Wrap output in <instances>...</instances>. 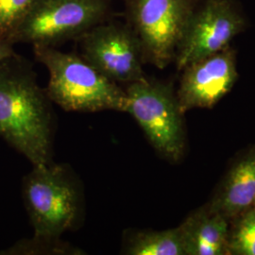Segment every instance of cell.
Returning <instances> with one entry per match:
<instances>
[{
	"label": "cell",
	"instance_id": "6da1fadb",
	"mask_svg": "<svg viewBox=\"0 0 255 255\" xmlns=\"http://www.w3.org/2000/svg\"><path fill=\"white\" fill-rule=\"evenodd\" d=\"M53 113L46 90L17 55L0 64V137L33 164L52 162Z\"/></svg>",
	"mask_w": 255,
	"mask_h": 255
},
{
	"label": "cell",
	"instance_id": "7a4b0ae2",
	"mask_svg": "<svg viewBox=\"0 0 255 255\" xmlns=\"http://www.w3.org/2000/svg\"><path fill=\"white\" fill-rule=\"evenodd\" d=\"M37 60L46 66V92L51 102L68 112L127 113V94L117 82L98 71L82 57L54 46H33Z\"/></svg>",
	"mask_w": 255,
	"mask_h": 255
},
{
	"label": "cell",
	"instance_id": "3957f363",
	"mask_svg": "<svg viewBox=\"0 0 255 255\" xmlns=\"http://www.w3.org/2000/svg\"><path fill=\"white\" fill-rule=\"evenodd\" d=\"M22 194L35 236L61 237L80 223L82 190L66 164L33 165L23 180Z\"/></svg>",
	"mask_w": 255,
	"mask_h": 255
},
{
	"label": "cell",
	"instance_id": "277c9868",
	"mask_svg": "<svg viewBox=\"0 0 255 255\" xmlns=\"http://www.w3.org/2000/svg\"><path fill=\"white\" fill-rule=\"evenodd\" d=\"M129 27L135 33L145 63L164 69L176 52L195 10L202 0H125Z\"/></svg>",
	"mask_w": 255,
	"mask_h": 255
},
{
	"label": "cell",
	"instance_id": "5b68a950",
	"mask_svg": "<svg viewBox=\"0 0 255 255\" xmlns=\"http://www.w3.org/2000/svg\"><path fill=\"white\" fill-rule=\"evenodd\" d=\"M125 91L127 113L136 120L155 150L169 162H179L185 149V131L172 86L146 78L128 83Z\"/></svg>",
	"mask_w": 255,
	"mask_h": 255
},
{
	"label": "cell",
	"instance_id": "8992f818",
	"mask_svg": "<svg viewBox=\"0 0 255 255\" xmlns=\"http://www.w3.org/2000/svg\"><path fill=\"white\" fill-rule=\"evenodd\" d=\"M108 9L109 0H34L10 42L54 46L102 23Z\"/></svg>",
	"mask_w": 255,
	"mask_h": 255
},
{
	"label": "cell",
	"instance_id": "52a82bcc",
	"mask_svg": "<svg viewBox=\"0 0 255 255\" xmlns=\"http://www.w3.org/2000/svg\"><path fill=\"white\" fill-rule=\"evenodd\" d=\"M245 25L244 16L232 0H202L178 46V70L230 46Z\"/></svg>",
	"mask_w": 255,
	"mask_h": 255
},
{
	"label": "cell",
	"instance_id": "ba28073f",
	"mask_svg": "<svg viewBox=\"0 0 255 255\" xmlns=\"http://www.w3.org/2000/svg\"><path fill=\"white\" fill-rule=\"evenodd\" d=\"M80 38L82 58L111 81L128 84L146 79L142 49L128 25L101 23Z\"/></svg>",
	"mask_w": 255,
	"mask_h": 255
},
{
	"label": "cell",
	"instance_id": "9c48e42d",
	"mask_svg": "<svg viewBox=\"0 0 255 255\" xmlns=\"http://www.w3.org/2000/svg\"><path fill=\"white\" fill-rule=\"evenodd\" d=\"M176 93L184 115L192 109H210L231 91L237 82L235 50L228 46L185 66Z\"/></svg>",
	"mask_w": 255,
	"mask_h": 255
},
{
	"label": "cell",
	"instance_id": "30bf717a",
	"mask_svg": "<svg viewBox=\"0 0 255 255\" xmlns=\"http://www.w3.org/2000/svg\"><path fill=\"white\" fill-rule=\"evenodd\" d=\"M186 255H228L230 219L205 205L180 225Z\"/></svg>",
	"mask_w": 255,
	"mask_h": 255
},
{
	"label": "cell",
	"instance_id": "8fae6325",
	"mask_svg": "<svg viewBox=\"0 0 255 255\" xmlns=\"http://www.w3.org/2000/svg\"><path fill=\"white\" fill-rule=\"evenodd\" d=\"M255 201V146L229 170L210 207L232 219L252 207Z\"/></svg>",
	"mask_w": 255,
	"mask_h": 255
},
{
	"label": "cell",
	"instance_id": "7c38bea8",
	"mask_svg": "<svg viewBox=\"0 0 255 255\" xmlns=\"http://www.w3.org/2000/svg\"><path fill=\"white\" fill-rule=\"evenodd\" d=\"M121 254L128 255H186L180 226L164 231L124 233Z\"/></svg>",
	"mask_w": 255,
	"mask_h": 255
},
{
	"label": "cell",
	"instance_id": "4fadbf2b",
	"mask_svg": "<svg viewBox=\"0 0 255 255\" xmlns=\"http://www.w3.org/2000/svg\"><path fill=\"white\" fill-rule=\"evenodd\" d=\"M228 255H255V206L230 219Z\"/></svg>",
	"mask_w": 255,
	"mask_h": 255
},
{
	"label": "cell",
	"instance_id": "5bb4252c",
	"mask_svg": "<svg viewBox=\"0 0 255 255\" xmlns=\"http://www.w3.org/2000/svg\"><path fill=\"white\" fill-rule=\"evenodd\" d=\"M9 255H84L82 250L77 247L64 242L61 237H42L35 236L31 239H26L6 253Z\"/></svg>",
	"mask_w": 255,
	"mask_h": 255
},
{
	"label": "cell",
	"instance_id": "9a60e30c",
	"mask_svg": "<svg viewBox=\"0 0 255 255\" xmlns=\"http://www.w3.org/2000/svg\"><path fill=\"white\" fill-rule=\"evenodd\" d=\"M34 0H0V37H10L27 14Z\"/></svg>",
	"mask_w": 255,
	"mask_h": 255
},
{
	"label": "cell",
	"instance_id": "2e32d148",
	"mask_svg": "<svg viewBox=\"0 0 255 255\" xmlns=\"http://www.w3.org/2000/svg\"><path fill=\"white\" fill-rule=\"evenodd\" d=\"M14 55L13 44L8 39L0 37V64Z\"/></svg>",
	"mask_w": 255,
	"mask_h": 255
},
{
	"label": "cell",
	"instance_id": "e0dca14e",
	"mask_svg": "<svg viewBox=\"0 0 255 255\" xmlns=\"http://www.w3.org/2000/svg\"><path fill=\"white\" fill-rule=\"evenodd\" d=\"M254 206H255V203H254Z\"/></svg>",
	"mask_w": 255,
	"mask_h": 255
}]
</instances>
